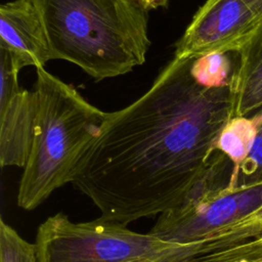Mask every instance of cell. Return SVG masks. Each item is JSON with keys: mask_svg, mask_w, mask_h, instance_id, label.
Returning a JSON list of instances; mask_svg holds the SVG:
<instances>
[{"mask_svg": "<svg viewBox=\"0 0 262 262\" xmlns=\"http://www.w3.org/2000/svg\"><path fill=\"white\" fill-rule=\"evenodd\" d=\"M262 173V124L250 150L249 156L239 167V178L242 176H254Z\"/></svg>", "mask_w": 262, "mask_h": 262, "instance_id": "15", "label": "cell"}, {"mask_svg": "<svg viewBox=\"0 0 262 262\" xmlns=\"http://www.w3.org/2000/svg\"><path fill=\"white\" fill-rule=\"evenodd\" d=\"M213 239L221 245L213 262H262V202L223 227Z\"/></svg>", "mask_w": 262, "mask_h": 262, "instance_id": "10", "label": "cell"}, {"mask_svg": "<svg viewBox=\"0 0 262 262\" xmlns=\"http://www.w3.org/2000/svg\"><path fill=\"white\" fill-rule=\"evenodd\" d=\"M39 262H211L217 241L179 244L98 217L75 222L66 213L47 217L35 241Z\"/></svg>", "mask_w": 262, "mask_h": 262, "instance_id": "4", "label": "cell"}, {"mask_svg": "<svg viewBox=\"0 0 262 262\" xmlns=\"http://www.w3.org/2000/svg\"><path fill=\"white\" fill-rule=\"evenodd\" d=\"M193 59L174 57L144 94L108 113L83 156L71 184L100 218L128 225L159 217L181 205L207 170L232 97L229 85H199Z\"/></svg>", "mask_w": 262, "mask_h": 262, "instance_id": "1", "label": "cell"}, {"mask_svg": "<svg viewBox=\"0 0 262 262\" xmlns=\"http://www.w3.org/2000/svg\"><path fill=\"white\" fill-rule=\"evenodd\" d=\"M234 69L229 53L215 52L193 59L190 74L205 88H219L230 84Z\"/></svg>", "mask_w": 262, "mask_h": 262, "instance_id": "12", "label": "cell"}, {"mask_svg": "<svg viewBox=\"0 0 262 262\" xmlns=\"http://www.w3.org/2000/svg\"><path fill=\"white\" fill-rule=\"evenodd\" d=\"M0 48L18 66L40 68L52 60L41 16L31 0H13L0 6Z\"/></svg>", "mask_w": 262, "mask_h": 262, "instance_id": "7", "label": "cell"}, {"mask_svg": "<svg viewBox=\"0 0 262 262\" xmlns=\"http://www.w3.org/2000/svg\"><path fill=\"white\" fill-rule=\"evenodd\" d=\"M20 70L14 57L7 50L0 48V107L20 91L18 85Z\"/></svg>", "mask_w": 262, "mask_h": 262, "instance_id": "14", "label": "cell"}, {"mask_svg": "<svg viewBox=\"0 0 262 262\" xmlns=\"http://www.w3.org/2000/svg\"><path fill=\"white\" fill-rule=\"evenodd\" d=\"M260 124L255 116L232 117L216 140L215 150L225 155L233 165L230 185L239 183V167L250 154Z\"/></svg>", "mask_w": 262, "mask_h": 262, "instance_id": "11", "label": "cell"}, {"mask_svg": "<svg viewBox=\"0 0 262 262\" xmlns=\"http://www.w3.org/2000/svg\"><path fill=\"white\" fill-rule=\"evenodd\" d=\"M52 59L82 69L96 81L141 66L150 46L148 14L133 0H31Z\"/></svg>", "mask_w": 262, "mask_h": 262, "instance_id": "2", "label": "cell"}, {"mask_svg": "<svg viewBox=\"0 0 262 262\" xmlns=\"http://www.w3.org/2000/svg\"><path fill=\"white\" fill-rule=\"evenodd\" d=\"M36 73L35 137L16 196L17 205L27 211L72 183L83 156L108 116L43 67L36 68Z\"/></svg>", "mask_w": 262, "mask_h": 262, "instance_id": "3", "label": "cell"}, {"mask_svg": "<svg viewBox=\"0 0 262 262\" xmlns=\"http://www.w3.org/2000/svg\"><path fill=\"white\" fill-rule=\"evenodd\" d=\"M133 1L138 3L144 9L149 10L151 8H156L158 6L165 5L169 0H133Z\"/></svg>", "mask_w": 262, "mask_h": 262, "instance_id": "16", "label": "cell"}, {"mask_svg": "<svg viewBox=\"0 0 262 262\" xmlns=\"http://www.w3.org/2000/svg\"><path fill=\"white\" fill-rule=\"evenodd\" d=\"M0 262H39L36 244L21 237L3 218L0 220Z\"/></svg>", "mask_w": 262, "mask_h": 262, "instance_id": "13", "label": "cell"}, {"mask_svg": "<svg viewBox=\"0 0 262 262\" xmlns=\"http://www.w3.org/2000/svg\"><path fill=\"white\" fill-rule=\"evenodd\" d=\"M233 165L216 150L204 175L178 207L160 215L149 230L179 244L211 241L223 227L262 202V178L230 185Z\"/></svg>", "mask_w": 262, "mask_h": 262, "instance_id": "5", "label": "cell"}, {"mask_svg": "<svg viewBox=\"0 0 262 262\" xmlns=\"http://www.w3.org/2000/svg\"><path fill=\"white\" fill-rule=\"evenodd\" d=\"M260 18H262V0H243Z\"/></svg>", "mask_w": 262, "mask_h": 262, "instance_id": "17", "label": "cell"}, {"mask_svg": "<svg viewBox=\"0 0 262 262\" xmlns=\"http://www.w3.org/2000/svg\"><path fill=\"white\" fill-rule=\"evenodd\" d=\"M37 94L20 89L0 107V164L1 167L24 168L29 159L37 116Z\"/></svg>", "mask_w": 262, "mask_h": 262, "instance_id": "8", "label": "cell"}, {"mask_svg": "<svg viewBox=\"0 0 262 262\" xmlns=\"http://www.w3.org/2000/svg\"><path fill=\"white\" fill-rule=\"evenodd\" d=\"M261 20L243 0H206L177 42L174 57L236 52Z\"/></svg>", "mask_w": 262, "mask_h": 262, "instance_id": "6", "label": "cell"}, {"mask_svg": "<svg viewBox=\"0 0 262 262\" xmlns=\"http://www.w3.org/2000/svg\"><path fill=\"white\" fill-rule=\"evenodd\" d=\"M237 63L229 84L232 117L262 112V20L235 52Z\"/></svg>", "mask_w": 262, "mask_h": 262, "instance_id": "9", "label": "cell"}]
</instances>
